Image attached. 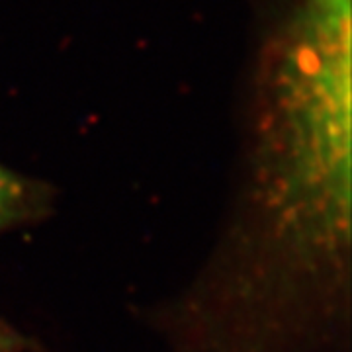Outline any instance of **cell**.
<instances>
[{"instance_id": "obj_2", "label": "cell", "mask_w": 352, "mask_h": 352, "mask_svg": "<svg viewBox=\"0 0 352 352\" xmlns=\"http://www.w3.org/2000/svg\"><path fill=\"white\" fill-rule=\"evenodd\" d=\"M30 201L32 192L28 182L0 164V229L22 219Z\"/></svg>"}, {"instance_id": "obj_3", "label": "cell", "mask_w": 352, "mask_h": 352, "mask_svg": "<svg viewBox=\"0 0 352 352\" xmlns=\"http://www.w3.org/2000/svg\"><path fill=\"white\" fill-rule=\"evenodd\" d=\"M14 349H16V339H14L12 335L0 331V352H10Z\"/></svg>"}, {"instance_id": "obj_1", "label": "cell", "mask_w": 352, "mask_h": 352, "mask_svg": "<svg viewBox=\"0 0 352 352\" xmlns=\"http://www.w3.org/2000/svg\"><path fill=\"white\" fill-rule=\"evenodd\" d=\"M274 87L268 215L294 251L333 261L351 239V0H303Z\"/></svg>"}]
</instances>
